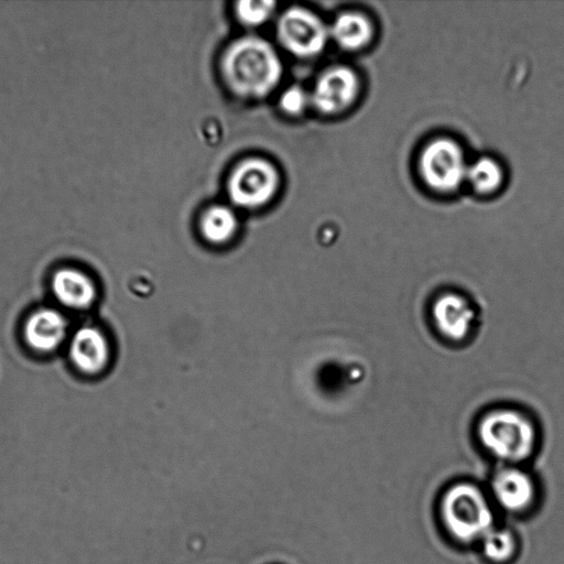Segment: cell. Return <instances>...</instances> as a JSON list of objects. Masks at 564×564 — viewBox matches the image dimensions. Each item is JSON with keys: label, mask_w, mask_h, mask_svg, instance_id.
Returning a JSON list of instances; mask_svg holds the SVG:
<instances>
[{"label": "cell", "mask_w": 564, "mask_h": 564, "mask_svg": "<svg viewBox=\"0 0 564 564\" xmlns=\"http://www.w3.org/2000/svg\"><path fill=\"white\" fill-rule=\"evenodd\" d=\"M434 518L444 540L459 550H475L500 521L485 485L470 479H456L440 490Z\"/></svg>", "instance_id": "6da1fadb"}, {"label": "cell", "mask_w": 564, "mask_h": 564, "mask_svg": "<svg viewBox=\"0 0 564 564\" xmlns=\"http://www.w3.org/2000/svg\"><path fill=\"white\" fill-rule=\"evenodd\" d=\"M220 72L226 86L236 96L259 99L278 86L283 67L268 41L249 35L227 46L221 56Z\"/></svg>", "instance_id": "7a4b0ae2"}, {"label": "cell", "mask_w": 564, "mask_h": 564, "mask_svg": "<svg viewBox=\"0 0 564 564\" xmlns=\"http://www.w3.org/2000/svg\"><path fill=\"white\" fill-rule=\"evenodd\" d=\"M482 449L497 465H524L538 447V431L519 410L498 408L485 413L477 425Z\"/></svg>", "instance_id": "3957f363"}, {"label": "cell", "mask_w": 564, "mask_h": 564, "mask_svg": "<svg viewBox=\"0 0 564 564\" xmlns=\"http://www.w3.org/2000/svg\"><path fill=\"white\" fill-rule=\"evenodd\" d=\"M485 487L500 518L529 519L543 502L542 485L524 465H497Z\"/></svg>", "instance_id": "277c9868"}, {"label": "cell", "mask_w": 564, "mask_h": 564, "mask_svg": "<svg viewBox=\"0 0 564 564\" xmlns=\"http://www.w3.org/2000/svg\"><path fill=\"white\" fill-rule=\"evenodd\" d=\"M279 181L278 170L270 161L249 158L235 166L227 183V191L235 205L257 208L272 199Z\"/></svg>", "instance_id": "5b68a950"}, {"label": "cell", "mask_w": 564, "mask_h": 564, "mask_svg": "<svg viewBox=\"0 0 564 564\" xmlns=\"http://www.w3.org/2000/svg\"><path fill=\"white\" fill-rule=\"evenodd\" d=\"M276 34L282 46L299 57L319 54L327 44L329 26L314 12L291 7L279 18Z\"/></svg>", "instance_id": "8992f818"}, {"label": "cell", "mask_w": 564, "mask_h": 564, "mask_svg": "<svg viewBox=\"0 0 564 564\" xmlns=\"http://www.w3.org/2000/svg\"><path fill=\"white\" fill-rule=\"evenodd\" d=\"M420 173L434 191H455L466 180L467 163L460 147L447 138L430 142L420 155Z\"/></svg>", "instance_id": "52a82bcc"}, {"label": "cell", "mask_w": 564, "mask_h": 564, "mask_svg": "<svg viewBox=\"0 0 564 564\" xmlns=\"http://www.w3.org/2000/svg\"><path fill=\"white\" fill-rule=\"evenodd\" d=\"M358 91L359 79L355 72L346 66H334L318 77L310 98L317 111L335 115L347 109Z\"/></svg>", "instance_id": "ba28073f"}, {"label": "cell", "mask_w": 564, "mask_h": 564, "mask_svg": "<svg viewBox=\"0 0 564 564\" xmlns=\"http://www.w3.org/2000/svg\"><path fill=\"white\" fill-rule=\"evenodd\" d=\"M68 356L76 369L94 376L107 368L111 358V346L107 335L98 326L87 324L72 335Z\"/></svg>", "instance_id": "9c48e42d"}, {"label": "cell", "mask_w": 564, "mask_h": 564, "mask_svg": "<svg viewBox=\"0 0 564 564\" xmlns=\"http://www.w3.org/2000/svg\"><path fill=\"white\" fill-rule=\"evenodd\" d=\"M431 315L438 334L453 343L464 341L475 322L469 301L455 292L438 295L432 304Z\"/></svg>", "instance_id": "30bf717a"}, {"label": "cell", "mask_w": 564, "mask_h": 564, "mask_svg": "<svg viewBox=\"0 0 564 564\" xmlns=\"http://www.w3.org/2000/svg\"><path fill=\"white\" fill-rule=\"evenodd\" d=\"M68 321L53 307H40L32 312L23 326V337L28 346L41 354L55 351L66 340Z\"/></svg>", "instance_id": "8fae6325"}, {"label": "cell", "mask_w": 564, "mask_h": 564, "mask_svg": "<svg viewBox=\"0 0 564 564\" xmlns=\"http://www.w3.org/2000/svg\"><path fill=\"white\" fill-rule=\"evenodd\" d=\"M51 290L56 302L72 311L89 310L98 297L94 279L75 267L57 269L51 279Z\"/></svg>", "instance_id": "7c38bea8"}, {"label": "cell", "mask_w": 564, "mask_h": 564, "mask_svg": "<svg viewBox=\"0 0 564 564\" xmlns=\"http://www.w3.org/2000/svg\"><path fill=\"white\" fill-rule=\"evenodd\" d=\"M474 551L484 564H514L522 551L521 536L513 527L499 521Z\"/></svg>", "instance_id": "4fadbf2b"}, {"label": "cell", "mask_w": 564, "mask_h": 564, "mask_svg": "<svg viewBox=\"0 0 564 564\" xmlns=\"http://www.w3.org/2000/svg\"><path fill=\"white\" fill-rule=\"evenodd\" d=\"M329 36L341 48L356 51L370 42L372 25L369 19L359 12H344L329 26Z\"/></svg>", "instance_id": "5bb4252c"}, {"label": "cell", "mask_w": 564, "mask_h": 564, "mask_svg": "<svg viewBox=\"0 0 564 564\" xmlns=\"http://www.w3.org/2000/svg\"><path fill=\"white\" fill-rule=\"evenodd\" d=\"M238 230V219L232 209L224 205L208 207L199 219V232L215 247L229 243Z\"/></svg>", "instance_id": "9a60e30c"}, {"label": "cell", "mask_w": 564, "mask_h": 564, "mask_svg": "<svg viewBox=\"0 0 564 564\" xmlns=\"http://www.w3.org/2000/svg\"><path fill=\"white\" fill-rule=\"evenodd\" d=\"M503 173L501 166L491 158H480L468 165L466 181L481 194L496 191L501 184Z\"/></svg>", "instance_id": "2e32d148"}, {"label": "cell", "mask_w": 564, "mask_h": 564, "mask_svg": "<svg viewBox=\"0 0 564 564\" xmlns=\"http://www.w3.org/2000/svg\"><path fill=\"white\" fill-rule=\"evenodd\" d=\"M273 1H238L235 12L238 20L248 26H258L263 24L274 11Z\"/></svg>", "instance_id": "e0dca14e"}, {"label": "cell", "mask_w": 564, "mask_h": 564, "mask_svg": "<svg viewBox=\"0 0 564 564\" xmlns=\"http://www.w3.org/2000/svg\"><path fill=\"white\" fill-rule=\"evenodd\" d=\"M311 104L310 95L300 86L289 87L280 98V108L289 115H299Z\"/></svg>", "instance_id": "ac0fdd59"}]
</instances>
